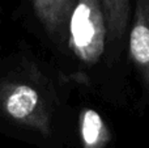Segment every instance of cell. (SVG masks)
I'll return each mask as SVG.
<instances>
[{
  "label": "cell",
  "mask_w": 149,
  "mask_h": 148,
  "mask_svg": "<svg viewBox=\"0 0 149 148\" xmlns=\"http://www.w3.org/2000/svg\"><path fill=\"white\" fill-rule=\"evenodd\" d=\"M128 54L149 94V0H135L130 22Z\"/></svg>",
  "instance_id": "obj_3"
},
{
  "label": "cell",
  "mask_w": 149,
  "mask_h": 148,
  "mask_svg": "<svg viewBox=\"0 0 149 148\" xmlns=\"http://www.w3.org/2000/svg\"><path fill=\"white\" fill-rule=\"evenodd\" d=\"M101 4L107 25V42L115 50L131 22V0H101Z\"/></svg>",
  "instance_id": "obj_5"
},
{
  "label": "cell",
  "mask_w": 149,
  "mask_h": 148,
  "mask_svg": "<svg viewBox=\"0 0 149 148\" xmlns=\"http://www.w3.org/2000/svg\"><path fill=\"white\" fill-rule=\"evenodd\" d=\"M107 45V25L101 0H76L68 24L67 46L81 63H98Z\"/></svg>",
  "instance_id": "obj_2"
},
{
  "label": "cell",
  "mask_w": 149,
  "mask_h": 148,
  "mask_svg": "<svg viewBox=\"0 0 149 148\" xmlns=\"http://www.w3.org/2000/svg\"><path fill=\"white\" fill-rule=\"evenodd\" d=\"M79 133L82 148H106L111 134L103 118L93 109H82L79 115Z\"/></svg>",
  "instance_id": "obj_6"
},
{
  "label": "cell",
  "mask_w": 149,
  "mask_h": 148,
  "mask_svg": "<svg viewBox=\"0 0 149 148\" xmlns=\"http://www.w3.org/2000/svg\"><path fill=\"white\" fill-rule=\"evenodd\" d=\"M34 15L58 45H67L68 24L76 0H31Z\"/></svg>",
  "instance_id": "obj_4"
},
{
  "label": "cell",
  "mask_w": 149,
  "mask_h": 148,
  "mask_svg": "<svg viewBox=\"0 0 149 148\" xmlns=\"http://www.w3.org/2000/svg\"><path fill=\"white\" fill-rule=\"evenodd\" d=\"M0 117L43 136L52 134L54 105L37 72L0 77Z\"/></svg>",
  "instance_id": "obj_1"
}]
</instances>
